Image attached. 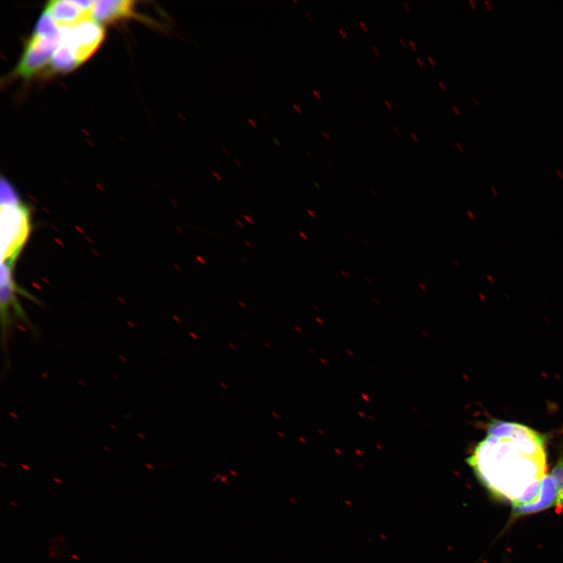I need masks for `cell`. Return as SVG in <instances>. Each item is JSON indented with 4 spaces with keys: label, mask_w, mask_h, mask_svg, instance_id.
<instances>
[{
    "label": "cell",
    "mask_w": 563,
    "mask_h": 563,
    "mask_svg": "<svg viewBox=\"0 0 563 563\" xmlns=\"http://www.w3.org/2000/svg\"><path fill=\"white\" fill-rule=\"evenodd\" d=\"M273 140H274L275 143H276L277 145L280 144V143H278L277 139L273 138Z\"/></svg>",
    "instance_id": "35"
},
{
    "label": "cell",
    "mask_w": 563,
    "mask_h": 563,
    "mask_svg": "<svg viewBox=\"0 0 563 563\" xmlns=\"http://www.w3.org/2000/svg\"><path fill=\"white\" fill-rule=\"evenodd\" d=\"M38 35L43 36L54 39L60 41L61 30L59 26L56 24L54 20L51 18V16L45 10V12L39 18L35 32Z\"/></svg>",
    "instance_id": "9"
},
{
    "label": "cell",
    "mask_w": 563,
    "mask_h": 563,
    "mask_svg": "<svg viewBox=\"0 0 563 563\" xmlns=\"http://www.w3.org/2000/svg\"><path fill=\"white\" fill-rule=\"evenodd\" d=\"M399 41H400V43H401L402 47H403L404 48H405V49H406V48H407V45L406 44L405 41H404V39H403V38H400V39H399Z\"/></svg>",
    "instance_id": "25"
},
{
    "label": "cell",
    "mask_w": 563,
    "mask_h": 563,
    "mask_svg": "<svg viewBox=\"0 0 563 563\" xmlns=\"http://www.w3.org/2000/svg\"><path fill=\"white\" fill-rule=\"evenodd\" d=\"M408 43H409V44H410L411 47H412V49L415 51V52H417V45H416V43H414V42H412V41H409V42H408Z\"/></svg>",
    "instance_id": "12"
},
{
    "label": "cell",
    "mask_w": 563,
    "mask_h": 563,
    "mask_svg": "<svg viewBox=\"0 0 563 563\" xmlns=\"http://www.w3.org/2000/svg\"><path fill=\"white\" fill-rule=\"evenodd\" d=\"M467 213H468V215L470 216V217L471 218L472 220H475V215L473 214V212H471L469 210V212Z\"/></svg>",
    "instance_id": "26"
},
{
    "label": "cell",
    "mask_w": 563,
    "mask_h": 563,
    "mask_svg": "<svg viewBox=\"0 0 563 563\" xmlns=\"http://www.w3.org/2000/svg\"><path fill=\"white\" fill-rule=\"evenodd\" d=\"M60 30V43L69 47L80 64L93 55L105 36L103 27L89 19Z\"/></svg>",
    "instance_id": "3"
},
{
    "label": "cell",
    "mask_w": 563,
    "mask_h": 563,
    "mask_svg": "<svg viewBox=\"0 0 563 563\" xmlns=\"http://www.w3.org/2000/svg\"><path fill=\"white\" fill-rule=\"evenodd\" d=\"M428 60H429V62L430 63V65L432 66H433V67L436 66V63H435L434 60L431 58V56H428Z\"/></svg>",
    "instance_id": "17"
},
{
    "label": "cell",
    "mask_w": 563,
    "mask_h": 563,
    "mask_svg": "<svg viewBox=\"0 0 563 563\" xmlns=\"http://www.w3.org/2000/svg\"><path fill=\"white\" fill-rule=\"evenodd\" d=\"M72 558H74V559H76V560H78V558H77V556H76V555H72Z\"/></svg>",
    "instance_id": "36"
},
{
    "label": "cell",
    "mask_w": 563,
    "mask_h": 563,
    "mask_svg": "<svg viewBox=\"0 0 563 563\" xmlns=\"http://www.w3.org/2000/svg\"><path fill=\"white\" fill-rule=\"evenodd\" d=\"M404 4H405V5H406V9L408 10V12H411V9H410V8H409V5H408V3L404 2Z\"/></svg>",
    "instance_id": "29"
},
{
    "label": "cell",
    "mask_w": 563,
    "mask_h": 563,
    "mask_svg": "<svg viewBox=\"0 0 563 563\" xmlns=\"http://www.w3.org/2000/svg\"><path fill=\"white\" fill-rule=\"evenodd\" d=\"M559 505V493L553 477L546 475L542 481L541 494L536 502L514 505L513 516L520 517L539 513Z\"/></svg>",
    "instance_id": "5"
},
{
    "label": "cell",
    "mask_w": 563,
    "mask_h": 563,
    "mask_svg": "<svg viewBox=\"0 0 563 563\" xmlns=\"http://www.w3.org/2000/svg\"><path fill=\"white\" fill-rule=\"evenodd\" d=\"M360 25L362 27L363 31L365 32L366 33H367L368 32V28L366 26L365 23H364L362 21H360Z\"/></svg>",
    "instance_id": "11"
},
{
    "label": "cell",
    "mask_w": 563,
    "mask_h": 563,
    "mask_svg": "<svg viewBox=\"0 0 563 563\" xmlns=\"http://www.w3.org/2000/svg\"><path fill=\"white\" fill-rule=\"evenodd\" d=\"M339 32L341 34V35H342L343 38L344 39H346H346H348V36H346V34L345 33V32L344 30H340V28Z\"/></svg>",
    "instance_id": "20"
},
{
    "label": "cell",
    "mask_w": 563,
    "mask_h": 563,
    "mask_svg": "<svg viewBox=\"0 0 563 563\" xmlns=\"http://www.w3.org/2000/svg\"><path fill=\"white\" fill-rule=\"evenodd\" d=\"M135 2L130 0H100L96 1L92 12L96 22L111 23L133 18Z\"/></svg>",
    "instance_id": "6"
},
{
    "label": "cell",
    "mask_w": 563,
    "mask_h": 563,
    "mask_svg": "<svg viewBox=\"0 0 563 563\" xmlns=\"http://www.w3.org/2000/svg\"><path fill=\"white\" fill-rule=\"evenodd\" d=\"M417 62L419 63V65L420 67H422V68H423V67H424V63H423V61L422 60V59H421V58H419V56H417Z\"/></svg>",
    "instance_id": "14"
},
{
    "label": "cell",
    "mask_w": 563,
    "mask_h": 563,
    "mask_svg": "<svg viewBox=\"0 0 563 563\" xmlns=\"http://www.w3.org/2000/svg\"><path fill=\"white\" fill-rule=\"evenodd\" d=\"M479 296H480V298H481V300H483V301H486L485 296L483 295V294H480Z\"/></svg>",
    "instance_id": "32"
},
{
    "label": "cell",
    "mask_w": 563,
    "mask_h": 563,
    "mask_svg": "<svg viewBox=\"0 0 563 563\" xmlns=\"http://www.w3.org/2000/svg\"><path fill=\"white\" fill-rule=\"evenodd\" d=\"M487 278L488 281L490 282L492 284L496 283V280H494V278L491 275H487Z\"/></svg>",
    "instance_id": "18"
},
{
    "label": "cell",
    "mask_w": 563,
    "mask_h": 563,
    "mask_svg": "<svg viewBox=\"0 0 563 563\" xmlns=\"http://www.w3.org/2000/svg\"><path fill=\"white\" fill-rule=\"evenodd\" d=\"M10 504H11V505H12L16 506V507H18V505H15V504H14V503H10Z\"/></svg>",
    "instance_id": "37"
},
{
    "label": "cell",
    "mask_w": 563,
    "mask_h": 563,
    "mask_svg": "<svg viewBox=\"0 0 563 563\" xmlns=\"http://www.w3.org/2000/svg\"><path fill=\"white\" fill-rule=\"evenodd\" d=\"M452 110L456 113L457 115H460V111L456 106H452Z\"/></svg>",
    "instance_id": "21"
},
{
    "label": "cell",
    "mask_w": 563,
    "mask_h": 563,
    "mask_svg": "<svg viewBox=\"0 0 563 563\" xmlns=\"http://www.w3.org/2000/svg\"><path fill=\"white\" fill-rule=\"evenodd\" d=\"M49 64L51 70L60 73L69 72L81 65L69 47L62 43L55 51Z\"/></svg>",
    "instance_id": "8"
},
{
    "label": "cell",
    "mask_w": 563,
    "mask_h": 563,
    "mask_svg": "<svg viewBox=\"0 0 563 563\" xmlns=\"http://www.w3.org/2000/svg\"><path fill=\"white\" fill-rule=\"evenodd\" d=\"M550 475L553 477L558 490L559 505L563 508V452Z\"/></svg>",
    "instance_id": "10"
},
{
    "label": "cell",
    "mask_w": 563,
    "mask_h": 563,
    "mask_svg": "<svg viewBox=\"0 0 563 563\" xmlns=\"http://www.w3.org/2000/svg\"><path fill=\"white\" fill-rule=\"evenodd\" d=\"M30 214L21 201L1 203L2 263L13 267L30 236Z\"/></svg>",
    "instance_id": "2"
},
{
    "label": "cell",
    "mask_w": 563,
    "mask_h": 563,
    "mask_svg": "<svg viewBox=\"0 0 563 563\" xmlns=\"http://www.w3.org/2000/svg\"><path fill=\"white\" fill-rule=\"evenodd\" d=\"M469 2H470V3H471V5H472V8H473V9H476V5H475V3L473 1V0H470V1H469Z\"/></svg>",
    "instance_id": "30"
},
{
    "label": "cell",
    "mask_w": 563,
    "mask_h": 563,
    "mask_svg": "<svg viewBox=\"0 0 563 563\" xmlns=\"http://www.w3.org/2000/svg\"><path fill=\"white\" fill-rule=\"evenodd\" d=\"M313 93H315V95L317 96V98H318V99H320V100H321V99H322L321 96H320V94H318L317 92H316V91H314V92H313Z\"/></svg>",
    "instance_id": "33"
},
{
    "label": "cell",
    "mask_w": 563,
    "mask_h": 563,
    "mask_svg": "<svg viewBox=\"0 0 563 563\" xmlns=\"http://www.w3.org/2000/svg\"><path fill=\"white\" fill-rule=\"evenodd\" d=\"M384 103H385L386 106L388 107V109H390V110L393 109V106L391 105V104L390 103V102L388 100H385Z\"/></svg>",
    "instance_id": "16"
},
{
    "label": "cell",
    "mask_w": 563,
    "mask_h": 563,
    "mask_svg": "<svg viewBox=\"0 0 563 563\" xmlns=\"http://www.w3.org/2000/svg\"><path fill=\"white\" fill-rule=\"evenodd\" d=\"M372 49H373V52L375 53V54L377 55V56H378V58H379L380 54L378 52V49L377 48H375V47H373Z\"/></svg>",
    "instance_id": "23"
},
{
    "label": "cell",
    "mask_w": 563,
    "mask_h": 563,
    "mask_svg": "<svg viewBox=\"0 0 563 563\" xmlns=\"http://www.w3.org/2000/svg\"><path fill=\"white\" fill-rule=\"evenodd\" d=\"M45 11L60 28L72 27L90 18L78 7L75 1L67 0L49 2L45 5Z\"/></svg>",
    "instance_id": "7"
},
{
    "label": "cell",
    "mask_w": 563,
    "mask_h": 563,
    "mask_svg": "<svg viewBox=\"0 0 563 563\" xmlns=\"http://www.w3.org/2000/svg\"><path fill=\"white\" fill-rule=\"evenodd\" d=\"M491 190H492V193H493V195H494V197H498V190H496V188H494V187H493V186H492V187L491 188Z\"/></svg>",
    "instance_id": "13"
},
{
    "label": "cell",
    "mask_w": 563,
    "mask_h": 563,
    "mask_svg": "<svg viewBox=\"0 0 563 563\" xmlns=\"http://www.w3.org/2000/svg\"><path fill=\"white\" fill-rule=\"evenodd\" d=\"M60 43V41L58 39L34 33L26 45L18 67H16L15 75L24 78H31L36 75L50 63Z\"/></svg>",
    "instance_id": "4"
},
{
    "label": "cell",
    "mask_w": 563,
    "mask_h": 563,
    "mask_svg": "<svg viewBox=\"0 0 563 563\" xmlns=\"http://www.w3.org/2000/svg\"><path fill=\"white\" fill-rule=\"evenodd\" d=\"M393 129L395 131V133H396L397 135H401L400 131H399V130H398V129H397L395 126H393Z\"/></svg>",
    "instance_id": "31"
},
{
    "label": "cell",
    "mask_w": 563,
    "mask_h": 563,
    "mask_svg": "<svg viewBox=\"0 0 563 563\" xmlns=\"http://www.w3.org/2000/svg\"><path fill=\"white\" fill-rule=\"evenodd\" d=\"M456 144L458 146L460 151H464V148L462 146L460 145L459 142H456Z\"/></svg>",
    "instance_id": "27"
},
{
    "label": "cell",
    "mask_w": 563,
    "mask_h": 563,
    "mask_svg": "<svg viewBox=\"0 0 563 563\" xmlns=\"http://www.w3.org/2000/svg\"><path fill=\"white\" fill-rule=\"evenodd\" d=\"M555 173L560 179H563V174L560 170H556Z\"/></svg>",
    "instance_id": "15"
},
{
    "label": "cell",
    "mask_w": 563,
    "mask_h": 563,
    "mask_svg": "<svg viewBox=\"0 0 563 563\" xmlns=\"http://www.w3.org/2000/svg\"><path fill=\"white\" fill-rule=\"evenodd\" d=\"M323 135H324V136H325L327 140H328L329 141L331 140V139H329V135L327 133H324Z\"/></svg>",
    "instance_id": "34"
},
{
    "label": "cell",
    "mask_w": 563,
    "mask_h": 563,
    "mask_svg": "<svg viewBox=\"0 0 563 563\" xmlns=\"http://www.w3.org/2000/svg\"><path fill=\"white\" fill-rule=\"evenodd\" d=\"M410 135H411V137L413 139V140H414L415 142H417V143H418V142L419 141V138L417 137V135H416V134H415L414 133H410Z\"/></svg>",
    "instance_id": "19"
},
{
    "label": "cell",
    "mask_w": 563,
    "mask_h": 563,
    "mask_svg": "<svg viewBox=\"0 0 563 563\" xmlns=\"http://www.w3.org/2000/svg\"><path fill=\"white\" fill-rule=\"evenodd\" d=\"M485 3H486V4H487V8H488L489 10H492V5H491L490 2H489V1H488V0H485Z\"/></svg>",
    "instance_id": "28"
},
{
    "label": "cell",
    "mask_w": 563,
    "mask_h": 563,
    "mask_svg": "<svg viewBox=\"0 0 563 563\" xmlns=\"http://www.w3.org/2000/svg\"><path fill=\"white\" fill-rule=\"evenodd\" d=\"M545 437L527 426L493 420L467 463L489 491L514 505L536 502L547 470Z\"/></svg>",
    "instance_id": "1"
},
{
    "label": "cell",
    "mask_w": 563,
    "mask_h": 563,
    "mask_svg": "<svg viewBox=\"0 0 563 563\" xmlns=\"http://www.w3.org/2000/svg\"><path fill=\"white\" fill-rule=\"evenodd\" d=\"M472 100H473V101H474V104H475L476 106H479V105H480L478 100H477V99L475 98V96H472Z\"/></svg>",
    "instance_id": "24"
},
{
    "label": "cell",
    "mask_w": 563,
    "mask_h": 563,
    "mask_svg": "<svg viewBox=\"0 0 563 563\" xmlns=\"http://www.w3.org/2000/svg\"><path fill=\"white\" fill-rule=\"evenodd\" d=\"M438 85H439V87L443 91V92H445L447 90L445 85H443L441 82H438Z\"/></svg>",
    "instance_id": "22"
}]
</instances>
